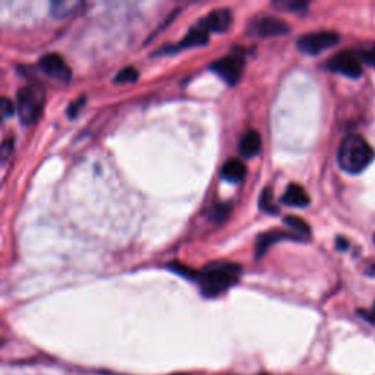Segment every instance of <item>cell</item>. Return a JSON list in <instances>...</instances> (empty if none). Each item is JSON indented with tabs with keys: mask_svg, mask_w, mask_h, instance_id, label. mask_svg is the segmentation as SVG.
<instances>
[{
	"mask_svg": "<svg viewBox=\"0 0 375 375\" xmlns=\"http://www.w3.org/2000/svg\"><path fill=\"white\" fill-rule=\"evenodd\" d=\"M241 273L242 270L236 264L226 261L211 263L196 274L195 282L201 287L204 296L214 297L236 285Z\"/></svg>",
	"mask_w": 375,
	"mask_h": 375,
	"instance_id": "1",
	"label": "cell"
},
{
	"mask_svg": "<svg viewBox=\"0 0 375 375\" xmlns=\"http://www.w3.org/2000/svg\"><path fill=\"white\" fill-rule=\"evenodd\" d=\"M374 156V149L365 138L352 134L342 141L337 152V163L344 171L358 174L371 164Z\"/></svg>",
	"mask_w": 375,
	"mask_h": 375,
	"instance_id": "2",
	"label": "cell"
},
{
	"mask_svg": "<svg viewBox=\"0 0 375 375\" xmlns=\"http://www.w3.org/2000/svg\"><path fill=\"white\" fill-rule=\"evenodd\" d=\"M46 94L40 85L31 84L18 91V113L23 123H34L44 107Z\"/></svg>",
	"mask_w": 375,
	"mask_h": 375,
	"instance_id": "3",
	"label": "cell"
},
{
	"mask_svg": "<svg viewBox=\"0 0 375 375\" xmlns=\"http://www.w3.org/2000/svg\"><path fill=\"white\" fill-rule=\"evenodd\" d=\"M339 43V34L333 31H317L305 34L297 40L296 46L305 55H319Z\"/></svg>",
	"mask_w": 375,
	"mask_h": 375,
	"instance_id": "4",
	"label": "cell"
},
{
	"mask_svg": "<svg viewBox=\"0 0 375 375\" xmlns=\"http://www.w3.org/2000/svg\"><path fill=\"white\" fill-rule=\"evenodd\" d=\"M245 69V58L241 53H232L211 65V70L228 85H235L242 78Z\"/></svg>",
	"mask_w": 375,
	"mask_h": 375,
	"instance_id": "5",
	"label": "cell"
},
{
	"mask_svg": "<svg viewBox=\"0 0 375 375\" xmlns=\"http://www.w3.org/2000/svg\"><path fill=\"white\" fill-rule=\"evenodd\" d=\"M327 69L334 73L344 75L347 78H359L362 75V66L359 58L352 52V50H344V52L337 53L327 63Z\"/></svg>",
	"mask_w": 375,
	"mask_h": 375,
	"instance_id": "6",
	"label": "cell"
},
{
	"mask_svg": "<svg viewBox=\"0 0 375 375\" xmlns=\"http://www.w3.org/2000/svg\"><path fill=\"white\" fill-rule=\"evenodd\" d=\"M40 66L47 77H50L55 81L66 84L72 78L70 68L66 65L63 58L56 53H50V55L43 56L40 60Z\"/></svg>",
	"mask_w": 375,
	"mask_h": 375,
	"instance_id": "7",
	"label": "cell"
},
{
	"mask_svg": "<svg viewBox=\"0 0 375 375\" xmlns=\"http://www.w3.org/2000/svg\"><path fill=\"white\" fill-rule=\"evenodd\" d=\"M232 12L229 9H217L208 14L204 19L199 21L198 23L204 27L208 33H224L228 31L231 23H232Z\"/></svg>",
	"mask_w": 375,
	"mask_h": 375,
	"instance_id": "8",
	"label": "cell"
},
{
	"mask_svg": "<svg viewBox=\"0 0 375 375\" xmlns=\"http://www.w3.org/2000/svg\"><path fill=\"white\" fill-rule=\"evenodd\" d=\"M255 31L260 37H278L289 33V27L285 21L279 18L267 16L257 23Z\"/></svg>",
	"mask_w": 375,
	"mask_h": 375,
	"instance_id": "9",
	"label": "cell"
},
{
	"mask_svg": "<svg viewBox=\"0 0 375 375\" xmlns=\"http://www.w3.org/2000/svg\"><path fill=\"white\" fill-rule=\"evenodd\" d=\"M280 201L289 207H295V208H304L307 206H310L311 199L310 195L307 194V191L301 186V185H296V184H290L286 189V192L283 194Z\"/></svg>",
	"mask_w": 375,
	"mask_h": 375,
	"instance_id": "10",
	"label": "cell"
},
{
	"mask_svg": "<svg viewBox=\"0 0 375 375\" xmlns=\"http://www.w3.org/2000/svg\"><path fill=\"white\" fill-rule=\"evenodd\" d=\"M280 239H292V241H304L302 238H299L295 233H289V232H273V233H263L258 241H257V248H255V254H257V260H260L265 253L267 249Z\"/></svg>",
	"mask_w": 375,
	"mask_h": 375,
	"instance_id": "11",
	"label": "cell"
},
{
	"mask_svg": "<svg viewBox=\"0 0 375 375\" xmlns=\"http://www.w3.org/2000/svg\"><path fill=\"white\" fill-rule=\"evenodd\" d=\"M210 38V33L201 27V25L196 23L195 27H192L186 37L176 46V50H182V48H191V47H201L206 46L208 43Z\"/></svg>",
	"mask_w": 375,
	"mask_h": 375,
	"instance_id": "12",
	"label": "cell"
},
{
	"mask_svg": "<svg viewBox=\"0 0 375 375\" xmlns=\"http://www.w3.org/2000/svg\"><path fill=\"white\" fill-rule=\"evenodd\" d=\"M261 149V135L251 130L248 131L242 138H241V142H239V153L246 157V159H251V157H255Z\"/></svg>",
	"mask_w": 375,
	"mask_h": 375,
	"instance_id": "13",
	"label": "cell"
},
{
	"mask_svg": "<svg viewBox=\"0 0 375 375\" xmlns=\"http://www.w3.org/2000/svg\"><path fill=\"white\" fill-rule=\"evenodd\" d=\"M246 176V166L239 159H231L221 169V178L231 184H239Z\"/></svg>",
	"mask_w": 375,
	"mask_h": 375,
	"instance_id": "14",
	"label": "cell"
},
{
	"mask_svg": "<svg viewBox=\"0 0 375 375\" xmlns=\"http://www.w3.org/2000/svg\"><path fill=\"white\" fill-rule=\"evenodd\" d=\"M81 6L83 4L77 2V0H56L50 5V12L56 19H65L73 15Z\"/></svg>",
	"mask_w": 375,
	"mask_h": 375,
	"instance_id": "15",
	"label": "cell"
},
{
	"mask_svg": "<svg viewBox=\"0 0 375 375\" xmlns=\"http://www.w3.org/2000/svg\"><path fill=\"white\" fill-rule=\"evenodd\" d=\"M283 223L286 224V226H287L289 229L293 231L295 235H297L299 238H302V239L308 238L310 233H311V229H310L308 224L305 223V220L299 218V217H296V216H287V217H285Z\"/></svg>",
	"mask_w": 375,
	"mask_h": 375,
	"instance_id": "16",
	"label": "cell"
},
{
	"mask_svg": "<svg viewBox=\"0 0 375 375\" xmlns=\"http://www.w3.org/2000/svg\"><path fill=\"white\" fill-rule=\"evenodd\" d=\"M260 208H261V211L268 213V214H278L279 213V208L276 207V204L273 203L271 189L263 191V194L260 196Z\"/></svg>",
	"mask_w": 375,
	"mask_h": 375,
	"instance_id": "17",
	"label": "cell"
},
{
	"mask_svg": "<svg viewBox=\"0 0 375 375\" xmlns=\"http://www.w3.org/2000/svg\"><path fill=\"white\" fill-rule=\"evenodd\" d=\"M137 80H138V70L135 68L130 66V68L122 69L117 73V77L115 78V83H117V84H127V83H134Z\"/></svg>",
	"mask_w": 375,
	"mask_h": 375,
	"instance_id": "18",
	"label": "cell"
},
{
	"mask_svg": "<svg viewBox=\"0 0 375 375\" xmlns=\"http://www.w3.org/2000/svg\"><path fill=\"white\" fill-rule=\"evenodd\" d=\"M276 8L283 9V11H289L293 14H299V12H304L307 9V4L302 2H292V0H286V2H278V4H273Z\"/></svg>",
	"mask_w": 375,
	"mask_h": 375,
	"instance_id": "19",
	"label": "cell"
},
{
	"mask_svg": "<svg viewBox=\"0 0 375 375\" xmlns=\"http://www.w3.org/2000/svg\"><path fill=\"white\" fill-rule=\"evenodd\" d=\"M169 268H170L171 271H174V273L181 274V276H184L185 279H191V280H195V279H196V274H198V273L194 271L192 268H189V267L181 264V263H173V264L169 265Z\"/></svg>",
	"mask_w": 375,
	"mask_h": 375,
	"instance_id": "20",
	"label": "cell"
},
{
	"mask_svg": "<svg viewBox=\"0 0 375 375\" xmlns=\"http://www.w3.org/2000/svg\"><path fill=\"white\" fill-rule=\"evenodd\" d=\"M14 112H15V107L11 100L6 97H0V122H4L8 117H11Z\"/></svg>",
	"mask_w": 375,
	"mask_h": 375,
	"instance_id": "21",
	"label": "cell"
},
{
	"mask_svg": "<svg viewBox=\"0 0 375 375\" xmlns=\"http://www.w3.org/2000/svg\"><path fill=\"white\" fill-rule=\"evenodd\" d=\"M231 204H218L211 211V220L213 221H223L231 213Z\"/></svg>",
	"mask_w": 375,
	"mask_h": 375,
	"instance_id": "22",
	"label": "cell"
},
{
	"mask_svg": "<svg viewBox=\"0 0 375 375\" xmlns=\"http://www.w3.org/2000/svg\"><path fill=\"white\" fill-rule=\"evenodd\" d=\"M361 56H362V59H364L366 63H369L371 66L375 68V44H372L371 47L365 48L364 52L361 53Z\"/></svg>",
	"mask_w": 375,
	"mask_h": 375,
	"instance_id": "23",
	"label": "cell"
},
{
	"mask_svg": "<svg viewBox=\"0 0 375 375\" xmlns=\"http://www.w3.org/2000/svg\"><path fill=\"white\" fill-rule=\"evenodd\" d=\"M12 153V142L6 141L2 147H0V159H6Z\"/></svg>",
	"mask_w": 375,
	"mask_h": 375,
	"instance_id": "24",
	"label": "cell"
},
{
	"mask_svg": "<svg viewBox=\"0 0 375 375\" xmlns=\"http://www.w3.org/2000/svg\"><path fill=\"white\" fill-rule=\"evenodd\" d=\"M336 246H337V249H340V251H346V249L349 248V242L344 239V238H337L336 239Z\"/></svg>",
	"mask_w": 375,
	"mask_h": 375,
	"instance_id": "25",
	"label": "cell"
},
{
	"mask_svg": "<svg viewBox=\"0 0 375 375\" xmlns=\"http://www.w3.org/2000/svg\"><path fill=\"white\" fill-rule=\"evenodd\" d=\"M361 314L364 315V318H366L368 321H371L372 324H375V304H374V307H372V311H369V312H364V311H361Z\"/></svg>",
	"mask_w": 375,
	"mask_h": 375,
	"instance_id": "26",
	"label": "cell"
},
{
	"mask_svg": "<svg viewBox=\"0 0 375 375\" xmlns=\"http://www.w3.org/2000/svg\"><path fill=\"white\" fill-rule=\"evenodd\" d=\"M368 274H371V276H375V265L371 267V270L368 271Z\"/></svg>",
	"mask_w": 375,
	"mask_h": 375,
	"instance_id": "27",
	"label": "cell"
},
{
	"mask_svg": "<svg viewBox=\"0 0 375 375\" xmlns=\"http://www.w3.org/2000/svg\"><path fill=\"white\" fill-rule=\"evenodd\" d=\"M374 242H375V235H374Z\"/></svg>",
	"mask_w": 375,
	"mask_h": 375,
	"instance_id": "28",
	"label": "cell"
}]
</instances>
